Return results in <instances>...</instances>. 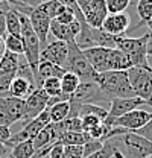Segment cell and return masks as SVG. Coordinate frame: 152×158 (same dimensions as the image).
Here are the masks:
<instances>
[{
  "label": "cell",
  "mask_w": 152,
  "mask_h": 158,
  "mask_svg": "<svg viewBox=\"0 0 152 158\" xmlns=\"http://www.w3.org/2000/svg\"><path fill=\"white\" fill-rule=\"evenodd\" d=\"M96 84L99 85L100 91L110 102L113 99L135 98L133 88L129 85L126 70H111V72L97 73Z\"/></svg>",
  "instance_id": "cell-1"
},
{
  "label": "cell",
  "mask_w": 152,
  "mask_h": 158,
  "mask_svg": "<svg viewBox=\"0 0 152 158\" xmlns=\"http://www.w3.org/2000/svg\"><path fill=\"white\" fill-rule=\"evenodd\" d=\"M146 43H148V34L133 38L125 35H119L117 37V44L116 49L122 50L123 53H126L129 59L133 61V67H143V69H152V65L148 61V53H146Z\"/></svg>",
  "instance_id": "cell-2"
},
{
  "label": "cell",
  "mask_w": 152,
  "mask_h": 158,
  "mask_svg": "<svg viewBox=\"0 0 152 158\" xmlns=\"http://www.w3.org/2000/svg\"><path fill=\"white\" fill-rule=\"evenodd\" d=\"M67 47H69V53H67V61H65L64 69L67 72L75 73L81 79V82H96L97 73L93 70V67L90 65L87 58L84 56V52L78 47L76 40L69 41Z\"/></svg>",
  "instance_id": "cell-3"
},
{
  "label": "cell",
  "mask_w": 152,
  "mask_h": 158,
  "mask_svg": "<svg viewBox=\"0 0 152 158\" xmlns=\"http://www.w3.org/2000/svg\"><path fill=\"white\" fill-rule=\"evenodd\" d=\"M70 102V114L69 117H78V111L81 105H96L100 102H110L100 91L99 85L96 82H81L75 93L69 99Z\"/></svg>",
  "instance_id": "cell-4"
},
{
  "label": "cell",
  "mask_w": 152,
  "mask_h": 158,
  "mask_svg": "<svg viewBox=\"0 0 152 158\" xmlns=\"http://www.w3.org/2000/svg\"><path fill=\"white\" fill-rule=\"evenodd\" d=\"M126 73L134 96L143 99L146 105L152 108V69L131 67Z\"/></svg>",
  "instance_id": "cell-5"
},
{
  "label": "cell",
  "mask_w": 152,
  "mask_h": 158,
  "mask_svg": "<svg viewBox=\"0 0 152 158\" xmlns=\"http://www.w3.org/2000/svg\"><path fill=\"white\" fill-rule=\"evenodd\" d=\"M20 120L24 122V99L0 96V125L11 128Z\"/></svg>",
  "instance_id": "cell-6"
},
{
  "label": "cell",
  "mask_w": 152,
  "mask_h": 158,
  "mask_svg": "<svg viewBox=\"0 0 152 158\" xmlns=\"http://www.w3.org/2000/svg\"><path fill=\"white\" fill-rule=\"evenodd\" d=\"M122 143L126 151V158H148L152 155V141L133 131L122 135Z\"/></svg>",
  "instance_id": "cell-7"
},
{
  "label": "cell",
  "mask_w": 152,
  "mask_h": 158,
  "mask_svg": "<svg viewBox=\"0 0 152 158\" xmlns=\"http://www.w3.org/2000/svg\"><path fill=\"white\" fill-rule=\"evenodd\" d=\"M29 21L32 24V29L35 32V35L38 37V41H40V47L44 49L46 44H47V35L50 32V23H52V19L47 15L43 3H40L38 6L32 8L31 14H29Z\"/></svg>",
  "instance_id": "cell-8"
},
{
  "label": "cell",
  "mask_w": 152,
  "mask_h": 158,
  "mask_svg": "<svg viewBox=\"0 0 152 158\" xmlns=\"http://www.w3.org/2000/svg\"><path fill=\"white\" fill-rule=\"evenodd\" d=\"M146 105V102L140 98H126V99H113L110 102V108H108V116L103 120V125L108 128H113V122L117 117L133 111L135 108Z\"/></svg>",
  "instance_id": "cell-9"
},
{
  "label": "cell",
  "mask_w": 152,
  "mask_h": 158,
  "mask_svg": "<svg viewBox=\"0 0 152 158\" xmlns=\"http://www.w3.org/2000/svg\"><path fill=\"white\" fill-rule=\"evenodd\" d=\"M49 106V96L43 88H34V91L24 99V123L34 120Z\"/></svg>",
  "instance_id": "cell-10"
},
{
  "label": "cell",
  "mask_w": 152,
  "mask_h": 158,
  "mask_svg": "<svg viewBox=\"0 0 152 158\" xmlns=\"http://www.w3.org/2000/svg\"><path fill=\"white\" fill-rule=\"evenodd\" d=\"M81 12L85 19V23L91 29H100L103 24V20L108 15L105 0H90L85 6L81 8Z\"/></svg>",
  "instance_id": "cell-11"
},
{
  "label": "cell",
  "mask_w": 152,
  "mask_h": 158,
  "mask_svg": "<svg viewBox=\"0 0 152 158\" xmlns=\"http://www.w3.org/2000/svg\"><path fill=\"white\" fill-rule=\"evenodd\" d=\"M152 118V113L146 111V110H140V108H135L133 111L117 117L113 122V128L114 126H119V128H123L126 131H135V129H140L141 126H145L149 120Z\"/></svg>",
  "instance_id": "cell-12"
},
{
  "label": "cell",
  "mask_w": 152,
  "mask_h": 158,
  "mask_svg": "<svg viewBox=\"0 0 152 158\" xmlns=\"http://www.w3.org/2000/svg\"><path fill=\"white\" fill-rule=\"evenodd\" d=\"M67 53H69L67 43L55 40V41H52V43H47L46 47L41 49L40 59L53 62V64H57L59 67H64V65H65V61H67Z\"/></svg>",
  "instance_id": "cell-13"
},
{
  "label": "cell",
  "mask_w": 152,
  "mask_h": 158,
  "mask_svg": "<svg viewBox=\"0 0 152 158\" xmlns=\"http://www.w3.org/2000/svg\"><path fill=\"white\" fill-rule=\"evenodd\" d=\"M129 27H131L129 15L126 12H116L107 15L100 29L110 35H125L129 31Z\"/></svg>",
  "instance_id": "cell-14"
},
{
  "label": "cell",
  "mask_w": 152,
  "mask_h": 158,
  "mask_svg": "<svg viewBox=\"0 0 152 158\" xmlns=\"http://www.w3.org/2000/svg\"><path fill=\"white\" fill-rule=\"evenodd\" d=\"M84 56L87 58V61L90 62V65L93 67L96 73H103L108 72V59H110V53L111 49L108 47H88L84 49Z\"/></svg>",
  "instance_id": "cell-15"
},
{
  "label": "cell",
  "mask_w": 152,
  "mask_h": 158,
  "mask_svg": "<svg viewBox=\"0 0 152 158\" xmlns=\"http://www.w3.org/2000/svg\"><path fill=\"white\" fill-rule=\"evenodd\" d=\"M65 72H67V70H65L64 67H59V65L53 64V62L40 59L38 67H37V76H35V88H41L44 79H49V78L61 79Z\"/></svg>",
  "instance_id": "cell-16"
},
{
  "label": "cell",
  "mask_w": 152,
  "mask_h": 158,
  "mask_svg": "<svg viewBox=\"0 0 152 158\" xmlns=\"http://www.w3.org/2000/svg\"><path fill=\"white\" fill-rule=\"evenodd\" d=\"M35 85L27 81L26 78H21V76H15L12 79L11 85H9V91L8 94L12 96V98H19V99H26L32 91H34Z\"/></svg>",
  "instance_id": "cell-17"
},
{
  "label": "cell",
  "mask_w": 152,
  "mask_h": 158,
  "mask_svg": "<svg viewBox=\"0 0 152 158\" xmlns=\"http://www.w3.org/2000/svg\"><path fill=\"white\" fill-rule=\"evenodd\" d=\"M133 67V61L126 53L119 49H111L110 59H108V72L111 70H129Z\"/></svg>",
  "instance_id": "cell-18"
},
{
  "label": "cell",
  "mask_w": 152,
  "mask_h": 158,
  "mask_svg": "<svg viewBox=\"0 0 152 158\" xmlns=\"http://www.w3.org/2000/svg\"><path fill=\"white\" fill-rule=\"evenodd\" d=\"M49 110V117H50V123H59L64 122L70 114V102L69 100H62V102H57L52 106L47 108Z\"/></svg>",
  "instance_id": "cell-19"
},
{
  "label": "cell",
  "mask_w": 152,
  "mask_h": 158,
  "mask_svg": "<svg viewBox=\"0 0 152 158\" xmlns=\"http://www.w3.org/2000/svg\"><path fill=\"white\" fill-rule=\"evenodd\" d=\"M21 56L23 55H15V53L5 50L3 56L0 59V75H6V73H15L17 75Z\"/></svg>",
  "instance_id": "cell-20"
},
{
  "label": "cell",
  "mask_w": 152,
  "mask_h": 158,
  "mask_svg": "<svg viewBox=\"0 0 152 158\" xmlns=\"http://www.w3.org/2000/svg\"><path fill=\"white\" fill-rule=\"evenodd\" d=\"M137 14H138L140 21H138V24H135L134 27H129L128 32L141 27L143 24H146V23L152 19V0H138V3H137ZM128 32H126V35H128Z\"/></svg>",
  "instance_id": "cell-21"
},
{
  "label": "cell",
  "mask_w": 152,
  "mask_h": 158,
  "mask_svg": "<svg viewBox=\"0 0 152 158\" xmlns=\"http://www.w3.org/2000/svg\"><path fill=\"white\" fill-rule=\"evenodd\" d=\"M6 35H21V23H20V14L12 6L6 11Z\"/></svg>",
  "instance_id": "cell-22"
},
{
  "label": "cell",
  "mask_w": 152,
  "mask_h": 158,
  "mask_svg": "<svg viewBox=\"0 0 152 158\" xmlns=\"http://www.w3.org/2000/svg\"><path fill=\"white\" fill-rule=\"evenodd\" d=\"M50 34L58 40V41H64V43H69V41H75V37L70 31V26L69 24H61L55 20H52L50 23Z\"/></svg>",
  "instance_id": "cell-23"
},
{
  "label": "cell",
  "mask_w": 152,
  "mask_h": 158,
  "mask_svg": "<svg viewBox=\"0 0 152 158\" xmlns=\"http://www.w3.org/2000/svg\"><path fill=\"white\" fill-rule=\"evenodd\" d=\"M34 155H35V149H34L32 140H26L12 146L9 158H32Z\"/></svg>",
  "instance_id": "cell-24"
},
{
  "label": "cell",
  "mask_w": 152,
  "mask_h": 158,
  "mask_svg": "<svg viewBox=\"0 0 152 158\" xmlns=\"http://www.w3.org/2000/svg\"><path fill=\"white\" fill-rule=\"evenodd\" d=\"M79 84H81V79L78 78L75 73L65 72L61 78V91H62V94L72 96L75 93V90L79 87Z\"/></svg>",
  "instance_id": "cell-25"
},
{
  "label": "cell",
  "mask_w": 152,
  "mask_h": 158,
  "mask_svg": "<svg viewBox=\"0 0 152 158\" xmlns=\"http://www.w3.org/2000/svg\"><path fill=\"white\" fill-rule=\"evenodd\" d=\"M5 50L15 53V55H24V43L21 35H6L3 38Z\"/></svg>",
  "instance_id": "cell-26"
},
{
  "label": "cell",
  "mask_w": 152,
  "mask_h": 158,
  "mask_svg": "<svg viewBox=\"0 0 152 158\" xmlns=\"http://www.w3.org/2000/svg\"><path fill=\"white\" fill-rule=\"evenodd\" d=\"M41 88L44 90V93H46L49 98H57V96H61V94H62V91H61V79L59 78L44 79Z\"/></svg>",
  "instance_id": "cell-27"
},
{
  "label": "cell",
  "mask_w": 152,
  "mask_h": 158,
  "mask_svg": "<svg viewBox=\"0 0 152 158\" xmlns=\"http://www.w3.org/2000/svg\"><path fill=\"white\" fill-rule=\"evenodd\" d=\"M87 114H93V116H97L99 118L105 120V117L108 116V110L99 106V105H81L79 106V111H78V117H82V116H87Z\"/></svg>",
  "instance_id": "cell-28"
},
{
  "label": "cell",
  "mask_w": 152,
  "mask_h": 158,
  "mask_svg": "<svg viewBox=\"0 0 152 158\" xmlns=\"http://www.w3.org/2000/svg\"><path fill=\"white\" fill-rule=\"evenodd\" d=\"M81 122H82V132H90L93 131L95 128H97L99 125L103 123L102 118H99L97 116H93V114H87V116H82Z\"/></svg>",
  "instance_id": "cell-29"
},
{
  "label": "cell",
  "mask_w": 152,
  "mask_h": 158,
  "mask_svg": "<svg viewBox=\"0 0 152 158\" xmlns=\"http://www.w3.org/2000/svg\"><path fill=\"white\" fill-rule=\"evenodd\" d=\"M131 0H105L108 14H116V12H125V9L129 6Z\"/></svg>",
  "instance_id": "cell-30"
},
{
  "label": "cell",
  "mask_w": 152,
  "mask_h": 158,
  "mask_svg": "<svg viewBox=\"0 0 152 158\" xmlns=\"http://www.w3.org/2000/svg\"><path fill=\"white\" fill-rule=\"evenodd\" d=\"M55 21L58 23H61V24H72L73 21L76 20L75 14H73V11L70 9V8H67V6H61V9H59V12L57 14V17H55Z\"/></svg>",
  "instance_id": "cell-31"
},
{
  "label": "cell",
  "mask_w": 152,
  "mask_h": 158,
  "mask_svg": "<svg viewBox=\"0 0 152 158\" xmlns=\"http://www.w3.org/2000/svg\"><path fill=\"white\" fill-rule=\"evenodd\" d=\"M116 149H117V148L114 146L113 143L105 141L103 146H102L99 151H96L95 154H91V155H88V157H85V158H111Z\"/></svg>",
  "instance_id": "cell-32"
},
{
  "label": "cell",
  "mask_w": 152,
  "mask_h": 158,
  "mask_svg": "<svg viewBox=\"0 0 152 158\" xmlns=\"http://www.w3.org/2000/svg\"><path fill=\"white\" fill-rule=\"evenodd\" d=\"M15 73H6V75H0V96H9V85L12 82V79L15 78Z\"/></svg>",
  "instance_id": "cell-33"
},
{
  "label": "cell",
  "mask_w": 152,
  "mask_h": 158,
  "mask_svg": "<svg viewBox=\"0 0 152 158\" xmlns=\"http://www.w3.org/2000/svg\"><path fill=\"white\" fill-rule=\"evenodd\" d=\"M102 146H103V141H100V140H91V138H90V140L85 141V144H84V158L91 155V154H95L96 151H99Z\"/></svg>",
  "instance_id": "cell-34"
},
{
  "label": "cell",
  "mask_w": 152,
  "mask_h": 158,
  "mask_svg": "<svg viewBox=\"0 0 152 158\" xmlns=\"http://www.w3.org/2000/svg\"><path fill=\"white\" fill-rule=\"evenodd\" d=\"M11 8L9 2H5L0 5V38H5L6 37V21H5V17H6V11Z\"/></svg>",
  "instance_id": "cell-35"
},
{
  "label": "cell",
  "mask_w": 152,
  "mask_h": 158,
  "mask_svg": "<svg viewBox=\"0 0 152 158\" xmlns=\"http://www.w3.org/2000/svg\"><path fill=\"white\" fill-rule=\"evenodd\" d=\"M134 134H138V135H141V137H145L146 140H149L152 141V118L145 125V126H141L140 129H135L133 131Z\"/></svg>",
  "instance_id": "cell-36"
},
{
  "label": "cell",
  "mask_w": 152,
  "mask_h": 158,
  "mask_svg": "<svg viewBox=\"0 0 152 158\" xmlns=\"http://www.w3.org/2000/svg\"><path fill=\"white\" fill-rule=\"evenodd\" d=\"M11 128L9 126H5V125H0V143H6L9 138H11Z\"/></svg>",
  "instance_id": "cell-37"
},
{
  "label": "cell",
  "mask_w": 152,
  "mask_h": 158,
  "mask_svg": "<svg viewBox=\"0 0 152 158\" xmlns=\"http://www.w3.org/2000/svg\"><path fill=\"white\" fill-rule=\"evenodd\" d=\"M11 149L9 146H6L5 143H0V158H8L11 154Z\"/></svg>",
  "instance_id": "cell-38"
},
{
  "label": "cell",
  "mask_w": 152,
  "mask_h": 158,
  "mask_svg": "<svg viewBox=\"0 0 152 158\" xmlns=\"http://www.w3.org/2000/svg\"><path fill=\"white\" fill-rule=\"evenodd\" d=\"M146 53L148 56H152V34L148 32V43H146Z\"/></svg>",
  "instance_id": "cell-39"
},
{
  "label": "cell",
  "mask_w": 152,
  "mask_h": 158,
  "mask_svg": "<svg viewBox=\"0 0 152 158\" xmlns=\"http://www.w3.org/2000/svg\"><path fill=\"white\" fill-rule=\"evenodd\" d=\"M20 2L24 3V5H27V6H31V8H35L40 3H43L44 0H20Z\"/></svg>",
  "instance_id": "cell-40"
},
{
  "label": "cell",
  "mask_w": 152,
  "mask_h": 158,
  "mask_svg": "<svg viewBox=\"0 0 152 158\" xmlns=\"http://www.w3.org/2000/svg\"><path fill=\"white\" fill-rule=\"evenodd\" d=\"M113 158H126V157H125L119 149H116V151H114V154H113Z\"/></svg>",
  "instance_id": "cell-41"
},
{
  "label": "cell",
  "mask_w": 152,
  "mask_h": 158,
  "mask_svg": "<svg viewBox=\"0 0 152 158\" xmlns=\"http://www.w3.org/2000/svg\"><path fill=\"white\" fill-rule=\"evenodd\" d=\"M5 53V43H3V38H0V59Z\"/></svg>",
  "instance_id": "cell-42"
},
{
  "label": "cell",
  "mask_w": 152,
  "mask_h": 158,
  "mask_svg": "<svg viewBox=\"0 0 152 158\" xmlns=\"http://www.w3.org/2000/svg\"><path fill=\"white\" fill-rule=\"evenodd\" d=\"M146 26H148V27H149V32H151V34H152V19L149 20V21H148V23H146Z\"/></svg>",
  "instance_id": "cell-43"
},
{
  "label": "cell",
  "mask_w": 152,
  "mask_h": 158,
  "mask_svg": "<svg viewBox=\"0 0 152 158\" xmlns=\"http://www.w3.org/2000/svg\"><path fill=\"white\" fill-rule=\"evenodd\" d=\"M5 2H9V0H0V5H2V3H5Z\"/></svg>",
  "instance_id": "cell-44"
},
{
  "label": "cell",
  "mask_w": 152,
  "mask_h": 158,
  "mask_svg": "<svg viewBox=\"0 0 152 158\" xmlns=\"http://www.w3.org/2000/svg\"><path fill=\"white\" fill-rule=\"evenodd\" d=\"M148 158H152V155H151V157H148Z\"/></svg>",
  "instance_id": "cell-45"
},
{
  "label": "cell",
  "mask_w": 152,
  "mask_h": 158,
  "mask_svg": "<svg viewBox=\"0 0 152 158\" xmlns=\"http://www.w3.org/2000/svg\"><path fill=\"white\" fill-rule=\"evenodd\" d=\"M111 158H113V157H111Z\"/></svg>",
  "instance_id": "cell-46"
}]
</instances>
